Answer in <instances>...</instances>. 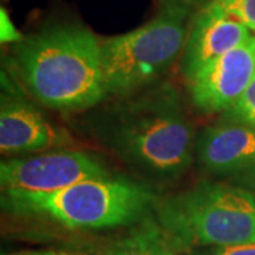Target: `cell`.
<instances>
[{"instance_id":"6da1fadb","label":"cell","mask_w":255,"mask_h":255,"mask_svg":"<svg viewBox=\"0 0 255 255\" xmlns=\"http://www.w3.org/2000/svg\"><path fill=\"white\" fill-rule=\"evenodd\" d=\"M18 75L31 95L54 110H85L108 94L101 41L81 26H57L16 44Z\"/></svg>"},{"instance_id":"7a4b0ae2","label":"cell","mask_w":255,"mask_h":255,"mask_svg":"<svg viewBox=\"0 0 255 255\" xmlns=\"http://www.w3.org/2000/svg\"><path fill=\"white\" fill-rule=\"evenodd\" d=\"M101 136L128 163L177 177L193 163L196 139L172 87H160L112 111Z\"/></svg>"},{"instance_id":"3957f363","label":"cell","mask_w":255,"mask_h":255,"mask_svg":"<svg viewBox=\"0 0 255 255\" xmlns=\"http://www.w3.org/2000/svg\"><path fill=\"white\" fill-rule=\"evenodd\" d=\"M170 247H231L255 243V194L224 183L203 182L156 204Z\"/></svg>"},{"instance_id":"277c9868","label":"cell","mask_w":255,"mask_h":255,"mask_svg":"<svg viewBox=\"0 0 255 255\" xmlns=\"http://www.w3.org/2000/svg\"><path fill=\"white\" fill-rule=\"evenodd\" d=\"M155 194L125 179H90L54 193L3 191V209L54 220L71 230H105L133 224L155 204Z\"/></svg>"},{"instance_id":"5b68a950","label":"cell","mask_w":255,"mask_h":255,"mask_svg":"<svg viewBox=\"0 0 255 255\" xmlns=\"http://www.w3.org/2000/svg\"><path fill=\"white\" fill-rule=\"evenodd\" d=\"M189 7L167 1L142 27L101 41L108 95H128L150 85L183 53L189 34Z\"/></svg>"},{"instance_id":"8992f818","label":"cell","mask_w":255,"mask_h":255,"mask_svg":"<svg viewBox=\"0 0 255 255\" xmlns=\"http://www.w3.org/2000/svg\"><path fill=\"white\" fill-rule=\"evenodd\" d=\"M110 173L94 156L77 150H57L7 159L0 164L1 191L54 193Z\"/></svg>"},{"instance_id":"52a82bcc","label":"cell","mask_w":255,"mask_h":255,"mask_svg":"<svg viewBox=\"0 0 255 255\" xmlns=\"http://www.w3.org/2000/svg\"><path fill=\"white\" fill-rule=\"evenodd\" d=\"M255 78V37L203 68L189 84L193 104L207 114L231 110Z\"/></svg>"},{"instance_id":"ba28073f","label":"cell","mask_w":255,"mask_h":255,"mask_svg":"<svg viewBox=\"0 0 255 255\" xmlns=\"http://www.w3.org/2000/svg\"><path fill=\"white\" fill-rule=\"evenodd\" d=\"M250 30L211 1L191 23L182 53V73L190 82L203 68L251 40Z\"/></svg>"},{"instance_id":"9c48e42d","label":"cell","mask_w":255,"mask_h":255,"mask_svg":"<svg viewBox=\"0 0 255 255\" xmlns=\"http://www.w3.org/2000/svg\"><path fill=\"white\" fill-rule=\"evenodd\" d=\"M194 157L217 176L248 170L255 164V127L230 119L201 129Z\"/></svg>"},{"instance_id":"30bf717a","label":"cell","mask_w":255,"mask_h":255,"mask_svg":"<svg viewBox=\"0 0 255 255\" xmlns=\"http://www.w3.org/2000/svg\"><path fill=\"white\" fill-rule=\"evenodd\" d=\"M71 143L70 136L53 127L30 102L17 97H1L0 150L4 155L41 152Z\"/></svg>"},{"instance_id":"8fae6325","label":"cell","mask_w":255,"mask_h":255,"mask_svg":"<svg viewBox=\"0 0 255 255\" xmlns=\"http://www.w3.org/2000/svg\"><path fill=\"white\" fill-rule=\"evenodd\" d=\"M102 255H174L159 227L146 226Z\"/></svg>"},{"instance_id":"7c38bea8","label":"cell","mask_w":255,"mask_h":255,"mask_svg":"<svg viewBox=\"0 0 255 255\" xmlns=\"http://www.w3.org/2000/svg\"><path fill=\"white\" fill-rule=\"evenodd\" d=\"M230 17L255 31V0H216Z\"/></svg>"},{"instance_id":"4fadbf2b","label":"cell","mask_w":255,"mask_h":255,"mask_svg":"<svg viewBox=\"0 0 255 255\" xmlns=\"http://www.w3.org/2000/svg\"><path fill=\"white\" fill-rule=\"evenodd\" d=\"M226 115L233 121H240L255 127V78L237 101V104L226 112Z\"/></svg>"},{"instance_id":"5bb4252c","label":"cell","mask_w":255,"mask_h":255,"mask_svg":"<svg viewBox=\"0 0 255 255\" xmlns=\"http://www.w3.org/2000/svg\"><path fill=\"white\" fill-rule=\"evenodd\" d=\"M0 38L1 43H20L24 37L18 33V30L14 27L13 21L10 20L9 13L4 9L0 10Z\"/></svg>"},{"instance_id":"9a60e30c","label":"cell","mask_w":255,"mask_h":255,"mask_svg":"<svg viewBox=\"0 0 255 255\" xmlns=\"http://www.w3.org/2000/svg\"><path fill=\"white\" fill-rule=\"evenodd\" d=\"M200 255H255V243L240 244V246L219 247Z\"/></svg>"},{"instance_id":"2e32d148","label":"cell","mask_w":255,"mask_h":255,"mask_svg":"<svg viewBox=\"0 0 255 255\" xmlns=\"http://www.w3.org/2000/svg\"><path fill=\"white\" fill-rule=\"evenodd\" d=\"M9 255H82L77 253H65V251H23V253H13Z\"/></svg>"},{"instance_id":"e0dca14e","label":"cell","mask_w":255,"mask_h":255,"mask_svg":"<svg viewBox=\"0 0 255 255\" xmlns=\"http://www.w3.org/2000/svg\"><path fill=\"white\" fill-rule=\"evenodd\" d=\"M248 179L250 180H253V183H255V164L253 167H250L248 169Z\"/></svg>"},{"instance_id":"ac0fdd59","label":"cell","mask_w":255,"mask_h":255,"mask_svg":"<svg viewBox=\"0 0 255 255\" xmlns=\"http://www.w3.org/2000/svg\"><path fill=\"white\" fill-rule=\"evenodd\" d=\"M201 1H203V0H201ZM211 1H216V0H211Z\"/></svg>"}]
</instances>
